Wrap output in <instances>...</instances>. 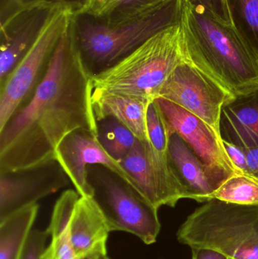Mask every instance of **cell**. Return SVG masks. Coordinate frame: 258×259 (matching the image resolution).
Segmentation results:
<instances>
[{
  "mask_svg": "<svg viewBox=\"0 0 258 259\" xmlns=\"http://www.w3.org/2000/svg\"><path fill=\"white\" fill-rule=\"evenodd\" d=\"M92 77L74 46L68 25L31 97L0 131V172L56 161L58 146L74 131L98 136Z\"/></svg>",
  "mask_w": 258,
  "mask_h": 259,
  "instance_id": "1",
  "label": "cell"
},
{
  "mask_svg": "<svg viewBox=\"0 0 258 259\" xmlns=\"http://www.w3.org/2000/svg\"><path fill=\"white\" fill-rule=\"evenodd\" d=\"M180 24L185 61L233 96L258 89V56L234 25L188 0Z\"/></svg>",
  "mask_w": 258,
  "mask_h": 259,
  "instance_id": "2",
  "label": "cell"
},
{
  "mask_svg": "<svg viewBox=\"0 0 258 259\" xmlns=\"http://www.w3.org/2000/svg\"><path fill=\"white\" fill-rule=\"evenodd\" d=\"M184 0H162L131 16L118 19L82 12L70 20L71 38L95 74L116 64L159 32L181 21Z\"/></svg>",
  "mask_w": 258,
  "mask_h": 259,
  "instance_id": "3",
  "label": "cell"
},
{
  "mask_svg": "<svg viewBox=\"0 0 258 259\" xmlns=\"http://www.w3.org/2000/svg\"><path fill=\"white\" fill-rule=\"evenodd\" d=\"M180 24L159 32L115 65L93 74V89L149 102L159 98L168 77L185 60Z\"/></svg>",
  "mask_w": 258,
  "mask_h": 259,
  "instance_id": "4",
  "label": "cell"
},
{
  "mask_svg": "<svg viewBox=\"0 0 258 259\" xmlns=\"http://www.w3.org/2000/svg\"><path fill=\"white\" fill-rule=\"evenodd\" d=\"M177 239L191 248H209L231 259H258V205L212 199L179 228Z\"/></svg>",
  "mask_w": 258,
  "mask_h": 259,
  "instance_id": "5",
  "label": "cell"
},
{
  "mask_svg": "<svg viewBox=\"0 0 258 259\" xmlns=\"http://www.w3.org/2000/svg\"><path fill=\"white\" fill-rule=\"evenodd\" d=\"M93 199L102 211L111 232L133 234L142 243H156L161 231L158 211L119 177L99 165L95 171Z\"/></svg>",
  "mask_w": 258,
  "mask_h": 259,
  "instance_id": "6",
  "label": "cell"
},
{
  "mask_svg": "<svg viewBox=\"0 0 258 259\" xmlns=\"http://www.w3.org/2000/svg\"><path fill=\"white\" fill-rule=\"evenodd\" d=\"M73 14L68 9H59L33 47L0 86V131L39 84Z\"/></svg>",
  "mask_w": 258,
  "mask_h": 259,
  "instance_id": "7",
  "label": "cell"
},
{
  "mask_svg": "<svg viewBox=\"0 0 258 259\" xmlns=\"http://www.w3.org/2000/svg\"><path fill=\"white\" fill-rule=\"evenodd\" d=\"M234 97L185 60L168 77L159 96L201 118L220 137L223 108Z\"/></svg>",
  "mask_w": 258,
  "mask_h": 259,
  "instance_id": "8",
  "label": "cell"
},
{
  "mask_svg": "<svg viewBox=\"0 0 258 259\" xmlns=\"http://www.w3.org/2000/svg\"><path fill=\"white\" fill-rule=\"evenodd\" d=\"M56 161L82 197L93 198L95 196V188L89 180V166L91 165L106 167L142 197L134 179L126 171L121 162L112 158L103 148L98 136L91 133L77 131L67 136L56 149Z\"/></svg>",
  "mask_w": 258,
  "mask_h": 259,
  "instance_id": "9",
  "label": "cell"
},
{
  "mask_svg": "<svg viewBox=\"0 0 258 259\" xmlns=\"http://www.w3.org/2000/svg\"><path fill=\"white\" fill-rule=\"evenodd\" d=\"M154 101L170 132L178 134L204 163L218 186L236 172L220 137L207 123L178 105L159 97ZM218 188V187H217Z\"/></svg>",
  "mask_w": 258,
  "mask_h": 259,
  "instance_id": "10",
  "label": "cell"
},
{
  "mask_svg": "<svg viewBox=\"0 0 258 259\" xmlns=\"http://www.w3.org/2000/svg\"><path fill=\"white\" fill-rule=\"evenodd\" d=\"M56 161L26 170L0 172V221L69 185Z\"/></svg>",
  "mask_w": 258,
  "mask_h": 259,
  "instance_id": "11",
  "label": "cell"
},
{
  "mask_svg": "<svg viewBox=\"0 0 258 259\" xmlns=\"http://www.w3.org/2000/svg\"><path fill=\"white\" fill-rule=\"evenodd\" d=\"M53 6H34L21 11L0 26V86L30 51L59 9Z\"/></svg>",
  "mask_w": 258,
  "mask_h": 259,
  "instance_id": "12",
  "label": "cell"
},
{
  "mask_svg": "<svg viewBox=\"0 0 258 259\" xmlns=\"http://www.w3.org/2000/svg\"><path fill=\"white\" fill-rule=\"evenodd\" d=\"M70 232L77 259L107 254L106 243L111 231L93 198L80 196L71 216Z\"/></svg>",
  "mask_w": 258,
  "mask_h": 259,
  "instance_id": "13",
  "label": "cell"
},
{
  "mask_svg": "<svg viewBox=\"0 0 258 259\" xmlns=\"http://www.w3.org/2000/svg\"><path fill=\"white\" fill-rule=\"evenodd\" d=\"M168 154L177 177L186 189L188 199L204 203L212 200L218 184L204 163L176 133L170 137Z\"/></svg>",
  "mask_w": 258,
  "mask_h": 259,
  "instance_id": "14",
  "label": "cell"
},
{
  "mask_svg": "<svg viewBox=\"0 0 258 259\" xmlns=\"http://www.w3.org/2000/svg\"><path fill=\"white\" fill-rule=\"evenodd\" d=\"M223 140L239 147H258V89L235 96L221 113Z\"/></svg>",
  "mask_w": 258,
  "mask_h": 259,
  "instance_id": "15",
  "label": "cell"
},
{
  "mask_svg": "<svg viewBox=\"0 0 258 259\" xmlns=\"http://www.w3.org/2000/svg\"><path fill=\"white\" fill-rule=\"evenodd\" d=\"M151 103L98 89H93L92 96V107L98 122L106 118H115L130 130L142 143L150 142L147 112Z\"/></svg>",
  "mask_w": 258,
  "mask_h": 259,
  "instance_id": "16",
  "label": "cell"
},
{
  "mask_svg": "<svg viewBox=\"0 0 258 259\" xmlns=\"http://www.w3.org/2000/svg\"><path fill=\"white\" fill-rule=\"evenodd\" d=\"M79 198L76 190H68L56 201L46 229L51 241L42 253V259H77L71 242L70 222Z\"/></svg>",
  "mask_w": 258,
  "mask_h": 259,
  "instance_id": "17",
  "label": "cell"
},
{
  "mask_svg": "<svg viewBox=\"0 0 258 259\" xmlns=\"http://www.w3.org/2000/svg\"><path fill=\"white\" fill-rule=\"evenodd\" d=\"M38 211L35 204L0 221V259H22Z\"/></svg>",
  "mask_w": 258,
  "mask_h": 259,
  "instance_id": "18",
  "label": "cell"
},
{
  "mask_svg": "<svg viewBox=\"0 0 258 259\" xmlns=\"http://www.w3.org/2000/svg\"><path fill=\"white\" fill-rule=\"evenodd\" d=\"M121 164L136 181L144 200L157 210L163 206L143 143L138 140Z\"/></svg>",
  "mask_w": 258,
  "mask_h": 259,
  "instance_id": "19",
  "label": "cell"
},
{
  "mask_svg": "<svg viewBox=\"0 0 258 259\" xmlns=\"http://www.w3.org/2000/svg\"><path fill=\"white\" fill-rule=\"evenodd\" d=\"M212 199L238 205H258V178L245 174H233L218 186Z\"/></svg>",
  "mask_w": 258,
  "mask_h": 259,
  "instance_id": "20",
  "label": "cell"
},
{
  "mask_svg": "<svg viewBox=\"0 0 258 259\" xmlns=\"http://www.w3.org/2000/svg\"><path fill=\"white\" fill-rule=\"evenodd\" d=\"M98 124V138L109 155L121 162L133 149L137 138L126 126L109 118Z\"/></svg>",
  "mask_w": 258,
  "mask_h": 259,
  "instance_id": "21",
  "label": "cell"
},
{
  "mask_svg": "<svg viewBox=\"0 0 258 259\" xmlns=\"http://www.w3.org/2000/svg\"><path fill=\"white\" fill-rule=\"evenodd\" d=\"M233 25L258 56V0H228Z\"/></svg>",
  "mask_w": 258,
  "mask_h": 259,
  "instance_id": "22",
  "label": "cell"
},
{
  "mask_svg": "<svg viewBox=\"0 0 258 259\" xmlns=\"http://www.w3.org/2000/svg\"><path fill=\"white\" fill-rule=\"evenodd\" d=\"M162 1V0H95L84 12L107 19H118L136 15Z\"/></svg>",
  "mask_w": 258,
  "mask_h": 259,
  "instance_id": "23",
  "label": "cell"
},
{
  "mask_svg": "<svg viewBox=\"0 0 258 259\" xmlns=\"http://www.w3.org/2000/svg\"><path fill=\"white\" fill-rule=\"evenodd\" d=\"M89 0H0V26L6 24L21 11L34 6L63 8L78 13L86 10Z\"/></svg>",
  "mask_w": 258,
  "mask_h": 259,
  "instance_id": "24",
  "label": "cell"
},
{
  "mask_svg": "<svg viewBox=\"0 0 258 259\" xmlns=\"http://www.w3.org/2000/svg\"><path fill=\"white\" fill-rule=\"evenodd\" d=\"M48 236L46 230H32L26 244L22 259H42V253L45 250Z\"/></svg>",
  "mask_w": 258,
  "mask_h": 259,
  "instance_id": "25",
  "label": "cell"
},
{
  "mask_svg": "<svg viewBox=\"0 0 258 259\" xmlns=\"http://www.w3.org/2000/svg\"><path fill=\"white\" fill-rule=\"evenodd\" d=\"M192 4H199L211 11L218 19L233 24L228 0H188Z\"/></svg>",
  "mask_w": 258,
  "mask_h": 259,
  "instance_id": "26",
  "label": "cell"
},
{
  "mask_svg": "<svg viewBox=\"0 0 258 259\" xmlns=\"http://www.w3.org/2000/svg\"><path fill=\"white\" fill-rule=\"evenodd\" d=\"M224 149L233 163L237 173H246V163H245V152L243 148L229 143L222 139Z\"/></svg>",
  "mask_w": 258,
  "mask_h": 259,
  "instance_id": "27",
  "label": "cell"
},
{
  "mask_svg": "<svg viewBox=\"0 0 258 259\" xmlns=\"http://www.w3.org/2000/svg\"><path fill=\"white\" fill-rule=\"evenodd\" d=\"M245 163H246V173L258 178V147L244 149Z\"/></svg>",
  "mask_w": 258,
  "mask_h": 259,
  "instance_id": "28",
  "label": "cell"
},
{
  "mask_svg": "<svg viewBox=\"0 0 258 259\" xmlns=\"http://www.w3.org/2000/svg\"><path fill=\"white\" fill-rule=\"evenodd\" d=\"M192 259H231L219 251L209 248H192Z\"/></svg>",
  "mask_w": 258,
  "mask_h": 259,
  "instance_id": "29",
  "label": "cell"
},
{
  "mask_svg": "<svg viewBox=\"0 0 258 259\" xmlns=\"http://www.w3.org/2000/svg\"><path fill=\"white\" fill-rule=\"evenodd\" d=\"M79 259H111L108 256V254H102V255H92V256L84 257V258Z\"/></svg>",
  "mask_w": 258,
  "mask_h": 259,
  "instance_id": "30",
  "label": "cell"
},
{
  "mask_svg": "<svg viewBox=\"0 0 258 259\" xmlns=\"http://www.w3.org/2000/svg\"><path fill=\"white\" fill-rule=\"evenodd\" d=\"M95 0H89V2H88V6H87V8H86V9H87L88 8H89V6H90L91 5H92V3H93L94 2H95ZM86 10H85V11H86ZM83 12H84V11H83Z\"/></svg>",
  "mask_w": 258,
  "mask_h": 259,
  "instance_id": "31",
  "label": "cell"
}]
</instances>
